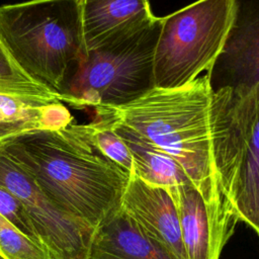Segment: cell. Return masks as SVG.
Here are the masks:
<instances>
[{
  "mask_svg": "<svg viewBox=\"0 0 259 259\" xmlns=\"http://www.w3.org/2000/svg\"><path fill=\"white\" fill-rule=\"evenodd\" d=\"M170 155L201 195L212 259H220L239 220L233 200L235 165L228 140L231 97L212 92L206 75L176 89L154 88L120 107H95Z\"/></svg>",
  "mask_w": 259,
  "mask_h": 259,
  "instance_id": "obj_1",
  "label": "cell"
},
{
  "mask_svg": "<svg viewBox=\"0 0 259 259\" xmlns=\"http://www.w3.org/2000/svg\"><path fill=\"white\" fill-rule=\"evenodd\" d=\"M0 144L65 213L96 230L119 209L131 175L80 134L74 120Z\"/></svg>",
  "mask_w": 259,
  "mask_h": 259,
  "instance_id": "obj_2",
  "label": "cell"
},
{
  "mask_svg": "<svg viewBox=\"0 0 259 259\" xmlns=\"http://www.w3.org/2000/svg\"><path fill=\"white\" fill-rule=\"evenodd\" d=\"M0 44L25 74L61 97L87 55L82 0L0 6Z\"/></svg>",
  "mask_w": 259,
  "mask_h": 259,
  "instance_id": "obj_3",
  "label": "cell"
},
{
  "mask_svg": "<svg viewBox=\"0 0 259 259\" xmlns=\"http://www.w3.org/2000/svg\"><path fill=\"white\" fill-rule=\"evenodd\" d=\"M162 17L109 37L87 51L60 101L81 107H120L155 88L154 54Z\"/></svg>",
  "mask_w": 259,
  "mask_h": 259,
  "instance_id": "obj_4",
  "label": "cell"
},
{
  "mask_svg": "<svg viewBox=\"0 0 259 259\" xmlns=\"http://www.w3.org/2000/svg\"><path fill=\"white\" fill-rule=\"evenodd\" d=\"M232 0H197L162 17L154 54L155 88L183 87L208 70L221 53Z\"/></svg>",
  "mask_w": 259,
  "mask_h": 259,
  "instance_id": "obj_5",
  "label": "cell"
},
{
  "mask_svg": "<svg viewBox=\"0 0 259 259\" xmlns=\"http://www.w3.org/2000/svg\"><path fill=\"white\" fill-rule=\"evenodd\" d=\"M0 185L23 204L52 259H89L95 229L65 213L0 144Z\"/></svg>",
  "mask_w": 259,
  "mask_h": 259,
  "instance_id": "obj_6",
  "label": "cell"
},
{
  "mask_svg": "<svg viewBox=\"0 0 259 259\" xmlns=\"http://www.w3.org/2000/svg\"><path fill=\"white\" fill-rule=\"evenodd\" d=\"M206 76L212 92L245 95L259 87V0H232L226 40Z\"/></svg>",
  "mask_w": 259,
  "mask_h": 259,
  "instance_id": "obj_7",
  "label": "cell"
},
{
  "mask_svg": "<svg viewBox=\"0 0 259 259\" xmlns=\"http://www.w3.org/2000/svg\"><path fill=\"white\" fill-rule=\"evenodd\" d=\"M235 94L234 123L242 147L234 204L239 222L250 227L259 238V87L245 95Z\"/></svg>",
  "mask_w": 259,
  "mask_h": 259,
  "instance_id": "obj_8",
  "label": "cell"
},
{
  "mask_svg": "<svg viewBox=\"0 0 259 259\" xmlns=\"http://www.w3.org/2000/svg\"><path fill=\"white\" fill-rule=\"evenodd\" d=\"M120 208L174 259H187L177 209L168 189L148 184L133 174L123 192Z\"/></svg>",
  "mask_w": 259,
  "mask_h": 259,
  "instance_id": "obj_9",
  "label": "cell"
},
{
  "mask_svg": "<svg viewBox=\"0 0 259 259\" xmlns=\"http://www.w3.org/2000/svg\"><path fill=\"white\" fill-rule=\"evenodd\" d=\"M154 17L149 0H82L86 49H93L109 37L138 30Z\"/></svg>",
  "mask_w": 259,
  "mask_h": 259,
  "instance_id": "obj_10",
  "label": "cell"
},
{
  "mask_svg": "<svg viewBox=\"0 0 259 259\" xmlns=\"http://www.w3.org/2000/svg\"><path fill=\"white\" fill-rule=\"evenodd\" d=\"M89 259H174L119 207L95 231Z\"/></svg>",
  "mask_w": 259,
  "mask_h": 259,
  "instance_id": "obj_11",
  "label": "cell"
},
{
  "mask_svg": "<svg viewBox=\"0 0 259 259\" xmlns=\"http://www.w3.org/2000/svg\"><path fill=\"white\" fill-rule=\"evenodd\" d=\"M95 115L107 120L124 141L134 161V174L144 182L166 189L190 183L182 167L166 152L104 112Z\"/></svg>",
  "mask_w": 259,
  "mask_h": 259,
  "instance_id": "obj_12",
  "label": "cell"
},
{
  "mask_svg": "<svg viewBox=\"0 0 259 259\" xmlns=\"http://www.w3.org/2000/svg\"><path fill=\"white\" fill-rule=\"evenodd\" d=\"M74 120L60 100L0 95V143L36 130H56Z\"/></svg>",
  "mask_w": 259,
  "mask_h": 259,
  "instance_id": "obj_13",
  "label": "cell"
},
{
  "mask_svg": "<svg viewBox=\"0 0 259 259\" xmlns=\"http://www.w3.org/2000/svg\"><path fill=\"white\" fill-rule=\"evenodd\" d=\"M176 206L187 259H212L206 207L191 183L168 189Z\"/></svg>",
  "mask_w": 259,
  "mask_h": 259,
  "instance_id": "obj_14",
  "label": "cell"
},
{
  "mask_svg": "<svg viewBox=\"0 0 259 259\" xmlns=\"http://www.w3.org/2000/svg\"><path fill=\"white\" fill-rule=\"evenodd\" d=\"M74 127L107 159L130 175L134 174V161L128 147L107 120L95 115V118L89 123L78 124L74 122Z\"/></svg>",
  "mask_w": 259,
  "mask_h": 259,
  "instance_id": "obj_15",
  "label": "cell"
},
{
  "mask_svg": "<svg viewBox=\"0 0 259 259\" xmlns=\"http://www.w3.org/2000/svg\"><path fill=\"white\" fill-rule=\"evenodd\" d=\"M0 95L60 100L59 94L25 74L0 44Z\"/></svg>",
  "mask_w": 259,
  "mask_h": 259,
  "instance_id": "obj_16",
  "label": "cell"
},
{
  "mask_svg": "<svg viewBox=\"0 0 259 259\" xmlns=\"http://www.w3.org/2000/svg\"><path fill=\"white\" fill-rule=\"evenodd\" d=\"M0 255L5 259H52L48 251L0 214Z\"/></svg>",
  "mask_w": 259,
  "mask_h": 259,
  "instance_id": "obj_17",
  "label": "cell"
},
{
  "mask_svg": "<svg viewBox=\"0 0 259 259\" xmlns=\"http://www.w3.org/2000/svg\"><path fill=\"white\" fill-rule=\"evenodd\" d=\"M0 214L27 237L40 244L34 227L20 200L8 189L0 185ZM41 245V244H40ZM42 246V245H41Z\"/></svg>",
  "mask_w": 259,
  "mask_h": 259,
  "instance_id": "obj_18",
  "label": "cell"
},
{
  "mask_svg": "<svg viewBox=\"0 0 259 259\" xmlns=\"http://www.w3.org/2000/svg\"><path fill=\"white\" fill-rule=\"evenodd\" d=\"M0 259H5V258H3V257L0 255Z\"/></svg>",
  "mask_w": 259,
  "mask_h": 259,
  "instance_id": "obj_19",
  "label": "cell"
}]
</instances>
